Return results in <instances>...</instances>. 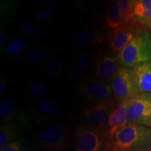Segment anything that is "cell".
Returning <instances> with one entry per match:
<instances>
[{
	"instance_id": "cell-19",
	"label": "cell",
	"mask_w": 151,
	"mask_h": 151,
	"mask_svg": "<svg viewBox=\"0 0 151 151\" xmlns=\"http://www.w3.org/2000/svg\"><path fill=\"white\" fill-rule=\"evenodd\" d=\"M20 135V131L12 123L1 125L0 128V148H2L14 142Z\"/></svg>"
},
{
	"instance_id": "cell-13",
	"label": "cell",
	"mask_w": 151,
	"mask_h": 151,
	"mask_svg": "<svg viewBox=\"0 0 151 151\" xmlns=\"http://www.w3.org/2000/svg\"><path fill=\"white\" fill-rule=\"evenodd\" d=\"M128 102L129 99L122 101L116 109H113L109 116L107 133L111 139L119 129L129 123L127 117Z\"/></svg>"
},
{
	"instance_id": "cell-5",
	"label": "cell",
	"mask_w": 151,
	"mask_h": 151,
	"mask_svg": "<svg viewBox=\"0 0 151 151\" xmlns=\"http://www.w3.org/2000/svg\"><path fill=\"white\" fill-rule=\"evenodd\" d=\"M39 142L48 151H62L67 146V128L63 123L54 124L40 133Z\"/></svg>"
},
{
	"instance_id": "cell-23",
	"label": "cell",
	"mask_w": 151,
	"mask_h": 151,
	"mask_svg": "<svg viewBox=\"0 0 151 151\" xmlns=\"http://www.w3.org/2000/svg\"><path fill=\"white\" fill-rule=\"evenodd\" d=\"M61 64L60 61L54 58L46 60L43 63L42 70L46 74L50 76H57L61 72Z\"/></svg>"
},
{
	"instance_id": "cell-31",
	"label": "cell",
	"mask_w": 151,
	"mask_h": 151,
	"mask_svg": "<svg viewBox=\"0 0 151 151\" xmlns=\"http://www.w3.org/2000/svg\"><path fill=\"white\" fill-rule=\"evenodd\" d=\"M145 25H146L147 27H148L149 28H150V32H151V21L148 22V23H146V24H145Z\"/></svg>"
},
{
	"instance_id": "cell-3",
	"label": "cell",
	"mask_w": 151,
	"mask_h": 151,
	"mask_svg": "<svg viewBox=\"0 0 151 151\" xmlns=\"http://www.w3.org/2000/svg\"><path fill=\"white\" fill-rule=\"evenodd\" d=\"M127 117L129 122L151 127V94L140 93L129 99Z\"/></svg>"
},
{
	"instance_id": "cell-1",
	"label": "cell",
	"mask_w": 151,
	"mask_h": 151,
	"mask_svg": "<svg viewBox=\"0 0 151 151\" xmlns=\"http://www.w3.org/2000/svg\"><path fill=\"white\" fill-rule=\"evenodd\" d=\"M112 151H143L151 148V127L129 122L111 138Z\"/></svg>"
},
{
	"instance_id": "cell-29",
	"label": "cell",
	"mask_w": 151,
	"mask_h": 151,
	"mask_svg": "<svg viewBox=\"0 0 151 151\" xmlns=\"http://www.w3.org/2000/svg\"><path fill=\"white\" fill-rule=\"evenodd\" d=\"M6 86V79L4 76H1V80H0V95H2L4 93Z\"/></svg>"
},
{
	"instance_id": "cell-26",
	"label": "cell",
	"mask_w": 151,
	"mask_h": 151,
	"mask_svg": "<svg viewBox=\"0 0 151 151\" xmlns=\"http://www.w3.org/2000/svg\"><path fill=\"white\" fill-rule=\"evenodd\" d=\"M47 12L50 14L51 20H56L57 19L59 18L60 16V11H59V6L56 4L55 3L50 2L47 3L43 7Z\"/></svg>"
},
{
	"instance_id": "cell-9",
	"label": "cell",
	"mask_w": 151,
	"mask_h": 151,
	"mask_svg": "<svg viewBox=\"0 0 151 151\" xmlns=\"http://www.w3.org/2000/svg\"><path fill=\"white\" fill-rule=\"evenodd\" d=\"M0 119L6 123L18 121L25 127L29 124V117L25 111L10 99H4L0 103Z\"/></svg>"
},
{
	"instance_id": "cell-28",
	"label": "cell",
	"mask_w": 151,
	"mask_h": 151,
	"mask_svg": "<svg viewBox=\"0 0 151 151\" xmlns=\"http://www.w3.org/2000/svg\"><path fill=\"white\" fill-rule=\"evenodd\" d=\"M0 151H22V145L19 141H15L1 148Z\"/></svg>"
},
{
	"instance_id": "cell-4",
	"label": "cell",
	"mask_w": 151,
	"mask_h": 151,
	"mask_svg": "<svg viewBox=\"0 0 151 151\" xmlns=\"http://www.w3.org/2000/svg\"><path fill=\"white\" fill-rule=\"evenodd\" d=\"M113 94L122 101L135 97L138 94L136 88L132 69L120 66L111 78Z\"/></svg>"
},
{
	"instance_id": "cell-17",
	"label": "cell",
	"mask_w": 151,
	"mask_h": 151,
	"mask_svg": "<svg viewBox=\"0 0 151 151\" xmlns=\"http://www.w3.org/2000/svg\"><path fill=\"white\" fill-rule=\"evenodd\" d=\"M135 20L141 25L151 21V0H136L134 5Z\"/></svg>"
},
{
	"instance_id": "cell-21",
	"label": "cell",
	"mask_w": 151,
	"mask_h": 151,
	"mask_svg": "<svg viewBox=\"0 0 151 151\" xmlns=\"http://www.w3.org/2000/svg\"><path fill=\"white\" fill-rule=\"evenodd\" d=\"M26 42L21 38L16 37L11 39L6 43L5 50L7 55L11 57H18L24 52Z\"/></svg>"
},
{
	"instance_id": "cell-11",
	"label": "cell",
	"mask_w": 151,
	"mask_h": 151,
	"mask_svg": "<svg viewBox=\"0 0 151 151\" xmlns=\"http://www.w3.org/2000/svg\"><path fill=\"white\" fill-rule=\"evenodd\" d=\"M57 106L58 104L53 97L43 98L30 108L32 118L36 123L42 124L53 116L57 110Z\"/></svg>"
},
{
	"instance_id": "cell-2",
	"label": "cell",
	"mask_w": 151,
	"mask_h": 151,
	"mask_svg": "<svg viewBox=\"0 0 151 151\" xmlns=\"http://www.w3.org/2000/svg\"><path fill=\"white\" fill-rule=\"evenodd\" d=\"M119 65L129 69L151 60V33L142 28L123 50L116 55Z\"/></svg>"
},
{
	"instance_id": "cell-8",
	"label": "cell",
	"mask_w": 151,
	"mask_h": 151,
	"mask_svg": "<svg viewBox=\"0 0 151 151\" xmlns=\"http://www.w3.org/2000/svg\"><path fill=\"white\" fill-rule=\"evenodd\" d=\"M113 109L111 108L110 101H100L94 106L88 109L84 112V116L94 129L103 132L108 130L109 119Z\"/></svg>"
},
{
	"instance_id": "cell-10",
	"label": "cell",
	"mask_w": 151,
	"mask_h": 151,
	"mask_svg": "<svg viewBox=\"0 0 151 151\" xmlns=\"http://www.w3.org/2000/svg\"><path fill=\"white\" fill-rule=\"evenodd\" d=\"M83 95L92 101H102L111 97L113 94L111 85L98 81H88L80 87Z\"/></svg>"
},
{
	"instance_id": "cell-6",
	"label": "cell",
	"mask_w": 151,
	"mask_h": 151,
	"mask_svg": "<svg viewBox=\"0 0 151 151\" xmlns=\"http://www.w3.org/2000/svg\"><path fill=\"white\" fill-rule=\"evenodd\" d=\"M76 145L77 151H104V137L99 130L83 127L77 132Z\"/></svg>"
},
{
	"instance_id": "cell-16",
	"label": "cell",
	"mask_w": 151,
	"mask_h": 151,
	"mask_svg": "<svg viewBox=\"0 0 151 151\" xmlns=\"http://www.w3.org/2000/svg\"><path fill=\"white\" fill-rule=\"evenodd\" d=\"M104 19L106 26L110 29L115 30L124 24L116 1H110L108 4L106 9Z\"/></svg>"
},
{
	"instance_id": "cell-18",
	"label": "cell",
	"mask_w": 151,
	"mask_h": 151,
	"mask_svg": "<svg viewBox=\"0 0 151 151\" xmlns=\"http://www.w3.org/2000/svg\"><path fill=\"white\" fill-rule=\"evenodd\" d=\"M90 56L86 52L77 55L71 67V76L73 78H79L83 74L90 63Z\"/></svg>"
},
{
	"instance_id": "cell-22",
	"label": "cell",
	"mask_w": 151,
	"mask_h": 151,
	"mask_svg": "<svg viewBox=\"0 0 151 151\" xmlns=\"http://www.w3.org/2000/svg\"><path fill=\"white\" fill-rule=\"evenodd\" d=\"M27 91L29 95L36 98L43 97L49 92L48 86L40 81H33L29 83L27 86Z\"/></svg>"
},
{
	"instance_id": "cell-15",
	"label": "cell",
	"mask_w": 151,
	"mask_h": 151,
	"mask_svg": "<svg viewBox=\"0 0 151 151\" xmlns=\"http://www.w3.org/2000/svg\"><path fill=\"white\" fill-rule=\"evenodd\" d=\"M119 63L116 58L111 56H104L99 60L96 64V73L101 79L112 78L118 70Z\"/></svg>"
},
{
	"instance_id": "cell-12",
	"label": "cell",
	"mask_w": 151,
	"mask_h": 151,
	"mask_svg": "<svg viewBox=\"0 0 151 151\" xmlns=\"http://www.w3.org/2000/svg\"><path fill=\"white\" fill-rule=\"evenodd\" d=\"M138 92L151 94V60L132 68Z\"/></svg>"
},
{
	"instance_id": "cell-27",
	"label": "cell",
	"mask_w": 151,
	"mask_h": 151,
	"mask_svg": "<svg viewBox=\"0 0 151 151\" xmlns=\"http://www.w3.org/2000/svg\"><path fill=\"white\" fill-rule=\"evenodd\" d=\"M36 21H52L50 14L44 8L39 9L34 14Z\"/></svg>"
},
{
	"instance_id": "cell-14",
	"label": "cell",
	"mask_w": 151,
	"mask_h": 151,
	"mask_svg": "<svg viewBox=\"0 0 151 151\" xmlns=\"http://www.w3.org/2000/svg\"><path fill=\"white\" fill-rule=\"evenodd\" d=\"M104 39L97 33L91 31H81L73 35L69 39V44L74 47H83L100 44Z\"/></svg>"
},
{
	"instance_id": "cell-7",
	"label": "cell",
	"mask_w": 151,
	"mask_h": 151,
	"mask_svg": "<svg viewBox=\"0 0 151 151\" xmlns=\"http://www.w3.org/2000/svg\"><path fill=\"white\" fill-rule=\"evenodd\" d=\"M138 22L123 24L117 28L111 34L110 37V49L118 55L124 47L140 32L142 29Z\"/></svg>"
},
{
	"instance_id": "cell-25",
	"label": "cell",
	"mask_w": 151,
	"mask_h": 151,
	"mask_svg": "<svg viewBox=\"0 0 151 151\" xmlns=\"http://www.w3.org/2000/svg\"><path fill=\"white\" fill-rule=\"evenodd\" d=\"M20 32L22 35L30 38L37 37L40 31L35 24L29 22H24L20 25Z\"/></svg>"
},
{
	"instance_id": "cell-20",
	"label": "cell",
	"mask_w": 151,
	"mask_h": 151,
	"mask_svg": "<svg viewBox=\"0 0 151 151\" xmlns=\"http://www.w3.org/2000/svg\"><path fill=\"white\" fill-rule=\"evenodd\" d=\"M119 9L121 14L124 24H131L137 22L135 20L134 15V0H118Z\"/></svg>"
},
{
	"instance_id": "cell-30",
	"label": "cell",
	"mask_w": 151,
	"mask_h": 151,
	"mask_svg": "<svg viewBox=\"0 0 151 151\" xmlns=\"http://www.w3.org/2000/svg\"><path fill=\"white\" fill-rule=\"evenodd\" d=\"M5 39V32L4 30L2 29V28H1V32H0V45H2V43L4 41Z\"/></svg>"
},
{
	"instance_id": "cell-24",
	"label": "cell",
	"mask_w": 151,
	"mask_h": 151,
	"mask_svg": "<svg viewBox=\"0 0 151 151\" xmlns=\"http://www.w3.org/2000/svg\"><path fill=\"white\" fill-rule=\"evenodd\" d=\"M48 52L43 48H35L29 50L24 57V60L30 62L41 61L48 55Z\"/></svg>"
}]
</instances>
